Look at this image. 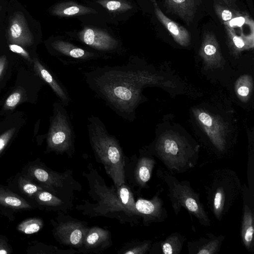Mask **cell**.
I'll return each mask as SVG.
<instances>
[{
  "label": "cell",
  "instance_id": "29",
  "mask_svg": "<svg viewBox=\"0 0 254 254\" xmlns=\"http://www.w3.org/2000/svg\"><path fill=\"white\" fill-rule=\"evenodd\" d=\"M150 240L133 241L126 244L118 252L122 254H146L151 248Z\"/></svg>",
  "mask_w": 254,
  "mask_h": 254
},
{
  "label": "cell",
  "instance_id": "19",
  "mask_svg": "<svg viewBox=\"0 0 254 254\" xmlns=\"http://www.w3.org/2000/svg\"><path fill=\"white\" fill-rule=\"evenodd\" d=\"M225 236L207 233L204 237L188 242L190 254H215L219 252Z\"/></svg>",
  "mask_w": 254,
  "mask_h": 254
},
{
  "label": "cell",
  "instance_id": "16",
  "mask_svg": "<svg viewBox=\"0 0 254 254\" xmlns=\"http://www.w3.org/2000/svg\"><path fill=\"white\" fill-rule=\"evenodd\" d=\"M8 41L11 44L21 46H29L34 41L27 23L23 15L19 12L15 13L10 21L7 30Z\"/></svg>",
  "mask_w": 254,
  "mask_h": 254
},
{
  "label": "cell",
  "instance_id": "23",
  "mask_svg": "<svg viewBox=\"0 0 254 254\" xmlns=\"http://www.w3.org/2000/svg\"><path fill=\"white\" fill-rule=\"evenodd\" d=\"M155 12L159 21L168 30L174 40L182 46H188L191 40L190 33L184 27L168 17L155 3Z\"/></svg>",
  "mask_w": 254,
  "mask_h": 254
},
{
  "label": "cell",
  "instance_id": "4",
  "mask_svg": "<svg viewBox=\"0 0 254 254\" xmlns=\"http://www.w3.org/2000/svg\"><path fill=\"white\" fill-rule=\"evenodd\" d=\"M199 146L172 132L160 135L151 148V153L170 171L182 173L193 168L198 158Z\"/></svg>",
  "mask_w": 254,
  "mask_h": 254
},
{
  "label": "cell",
  "instance_id": "9",
  "mask_svg": "<svg viewBox=\"0 0 254 254\" xmlns=\"http://www.w3.org/2000/svg\"><path fill=\"white\" fill-rule=\"evenodd\" d=\"M55 239L60 244L79 250L88 228V223L79 220L64 212L50 220Z\"/></svg>",
  "mask_w": 254,
  "mask_h": 254
},
{
  "label": "cell",
  "instance_id": "20",
  "mask_svg": "<svg viewBox=\"0 0 254 254\" xmlns=\"http://www.w3.org/2000/svg\"><path fill=\"white\" fill-rule=\"evenodd\" d=\"M7 183V186L11 190L32 202L36 192L43 190L20 172L9 178Z\"/></svg>",
  "mask_w": 254,
  "mask_h": 254
},
{
  "label": "cell",
  "instance_id": "36",
  "mask_svg": "<svg viewBox=\"0 0 254 254\" xmlns=\"http://www.w3.org/2000/svg\"><path fill=\"white\" fill-rule=\"evenodd\" d=\"M8 47L12 52L20 55L29 61H31L28 52H27L21 46L15 44H11L8 45Z\"/></svg>",
  "mask_w": 254,
  "mask_h": 254
},
{
  "label": "cell",
  "instance_id": "30",
  "mask_svg": "<svg viewBox=\"0 0 254 254\" xmlns=\"http://www.w3.org/2000/svg\"><path fill=\"white\" fill-rule=\"evenodd\" d=\"M253 89V81L251 77L244 75L236 82L235 90L238 97L242 101H246L250 97Z\"/></svg>",
  "mask_w": 254,
  "mask_h": 254
},
{
  "label": "cell",
  "instance_id": "25",
  "mask_svg": "<svg viewBox=\"0 0 254 254\" xmlns=\"http://www.w3.org/2000/svg\"><path fill=\"white\" fill-rule=\"evenodd\" d=\"M225 27L229 44L234 53H239L254 48V33L248 35L242 33L239 36L236 33L233 28L228 26Z\"/></svg>",
  "mask_w": 254,
  "mask_h": 254
},
{
  "label": "cell",
  "instance_id": "18",
  "mask_svg": "<svg viewBox=\"0 0 254 254\" xmlns=\"http://www.w3.org/2000/svg\"><path fill=\"white\" fill-rule=\"evenodd\" d=\"M32 201L37 209L46 211L65 213L73 206V202L64 200L44 190L36 192Z\"/></svg>",
  "mask_w": 254,
  "mask_h": 254
},
{
  "label": "cell",
  "instance_id": "40",
  "mask_svg": "<svg viewBox=\"0 0 254 254\" xmlns=\"http://www.w3.org/2000/svg\"><path fill=\"white\" fill-rule=\"evenodd\" d=\"M225 4H226L228 6H230L233 5L236 0H222Z\"/></svg>",
  "mask_w": 254,
  "mask_h": 254
},
{
  "label": "cell",
  "instance_id": "3",
  "mask_svg": "<svg viewBox=\"0 0 254 254\" xmlns=\"http://www.w3.org/2000/svg\"><path fill=\"white\" fill-rule=\"evenodd\" d=\"M87 121L89 141L96 160L103 165L115 187H119L126 179V159L120 143L98 117L91 115Z\"/></svg>",
  "mask_w": 254,
  "mask_h": 254
},
{
  "label": "cell",
  "instance_id": "33",
  "mask_svg": "<svg viewBox=\"0 0 254 254\" xmlns=\"http://www.w3.org/2000/svg\"><path fill=\"white\" fill-rule=\"evenodd\" d=\"M15 131V127L11 128L0 135V155L7 146Z\"/></svg>",
  "mask_w": 254,
  "mask_h": 254
},
{
  "label": "cell",
  "instance_id": "14",
  "mask_svg": "<svg viewBox=\"0 0 254 254\" xmlns=\"http://www.w3.org/2000/svg\"><path fill=\"white\" fill-rule=\"evenodd\" d=\"M59 60L64 65H77L98 59H107L110 57L102 55L82 48L69 45L61 42L52 44Z\"/></svg>",
  "mask_w": 254,
  "mask_h": 254
},
{
  "label": "cell",
  "instance_id": "17",
  "mask_svg": "<svg viewBox=\"0 0 254 254\" xmlns=\"http://www.w3.org/2000/svg\"><path fill=\"white\" fill-rule=\"evenodd\" d=\"M33 62L37 74L50 86L60 103L64 107L68 106L71 99L65 86L37 59L34 58Z\"/></svg>",
  "mask_w": 254,
  "mask_h": 254
},
{
  "label": "cell",
  "instance_id": "26",
  "mask_svg": "<svg viewBox=\"0 0 254 254\" xmlns=\"http://www.w3.org/2000/svg\"><path fill=\"white\" fill-rule=\"evenodd\" d=\"M186 238L180 233L176 232L169 235L160 243V247L162 254H179Z\"/></svg>",
  "mask_w": 254,
  "mask_h": 254
},
{
  "label": "cell",
  "instance_id": "31",
  "mask_svg": "<svg viewBox=\"0 0 254 254\" xmlns=\"http://www.w3.org/2000/svg\"><path fill=\"white\" fill-rule=\"evenodd\" d=\"M223 23L225 25V26L234 28H241L246 24L250 25H253L254 21L248 15H240L238 16L236 15L229 21Z\"/></svg>",
  "mask_w": 254,
  "mask_h": 254
},
{
  "label": "cell",
  "instance_id": "7",
  "mask_svg": "<svg viewBox=\"0 0 254 254\" xmlns=\"http://www.w3.org/2000/svg\"><path fill=\"white\" fill-rule=\"evenodd\" d=\"M156 175L167 185V193L174 213L178 215L182 208H184L197 219L204 227L211 225V220L200 201V195L191 187L188 181H180L163 169H158Z\"/></svg>",
  "mask_w": 254,
  "mask_h": 254
},
{
  "label": "cell",
  "instance_id": "24",
  "mask_svg": "<svg viewBox=\"0 0 254 254\" xmlns=\"http://www.w3.org/2000/svg\"><path fill=\"white\" fill-rule=\"evenodd\" d=\"M156 164L154 158L149 155H141L137 159L134 169V178L137 186L140 188H146L153 170Z\"/></svg>",
  "mask_w": 254,
  "mask_h": 254
},
{
  "label": "cell",
  "instance_id": "1",
  "mask_svg": "<svg viewBox=\"0 0 254 254\" xmlns=\"http://www.w3.org/2000/svg\"><path fill=\"white\" fill-rule=\"evenodd\" d=\"M87 86L124 120L133 122L143 100V88L154 84L156 76L136 58L122 65L98 66L83 72Z\"/></svg>",
  "mask_w": 254,
  "mask_h": 254
},
{
  "label": "cell",
  "instance_id": "37",
  "mask_svg": "<svg viewBox=\"0 0 254 254\" xmlns=\"http://www.w3.org/2000/svg\"><path fill=\"white\" fill-rule=\"evenodd\" d=\"M121 6V3L119 1L111 0L106 4L107 8L110 10H115L119 8Z\"/></svg>",
  "mask_w": 254,
  "mask_h": 254
},
{
  "label": "cell",
  "instance_id": "6",
  "mask_svg": "<svg viewBox=\"0 0 254 254\" xmlns=\"http://www.w3.org/2000/svg\"><path fill=\"white\" fill-rule=\"evenodd\" d=\"M205 187L209 208L221 221L242 193V185L237 174L228 169L215 170Z\"/></svg>",
  "mask_w": 254,
  "mask_h": 254
},
{
  "label": "cell",
  "instance_id": "21",
  "mask_svg": "<svg viewBox=\"0 0 254 254\" xmlns=\"http://www.w3.org/2000/svg\"><path fill=\"white\" fill-rule=\"evenodd\" d=\"M201 3V0H165L168 11L176 14L188 24H190Z\"/></svg>",
  "mask_w": 254,
  "mask_h": 254
},
{
  "label": "cell",
  "instance_id": "38",
  "mask_svg": "<svg viewBox=\"0 0 254 254\" xmlns=\"http://www.w3.org/2000/svg\"><path fill=\"white\" fill-rule=\"evenodd\" d=\"M79 11V8L75 6H71L65 9L63 11V13L66 15H74Z\"/></svg>",
  "mask_w": 254,
  "mask_h": 254
},
{
  "label": "cell",
  "instance_id": "8",
  "mask_svg": "<svg viewBox=\"0 0 254 254\" xmlns=\"http://www.w3.org/2000/svg\"><path fill=\"white\" fill-rule=\"evenodd\" d=\"M53 115L47 136L46 153L66 154L71 157L75 151V132L65 107L60 102L54 104Z\"/></svg>",
  "mask_w": 254,
  "mask_h": 254
},
{
  "label": "cell",
  "instance_id": "22",
  "mask_svg": "<svg viewBox=\"0 0 254 254\" xmlns=\"http://www.w3.org/2000/svg\"><path fill=\"white\" fill-rule=\"evenodd\" d=\"M199 55L207 65L218 66L222 61V56L215 36L207 32L204 35L199 50Z\"/></svg>",
  "mask_w": 254,
  "mask_h": 254
},
{
  "label": "cell",
  "instance_id": "32",
  "mask_svg": "<svg viewBox=\"0 0 254 254\" xmlns=\"http://www.w3.org/2000/svg\"><path fill=\"white\" fill-rule=\"evenodd\" d=\"M214 9L218 17L223 21V23L229 21L236 16L235 12L233 13L231 10L219 4H214Z\"/></svg>",
  "mask_w": 254,
  "mask_h": 254
},
{
  "label": "cell",
  "instance_id": "15",
  "mask_svg": "<svg viewBox=\"0 0 254 254\" xmlns=\"http://www.w3.org/2000/svg\"><path fill=\"white\" fill-rule=\"evenodd\" d=\"M113 244L111 232L99 226L88 227L79 253L99 254Z\"/></svg>",
  "mask_w": 254,
  "mask_h": 254
},
{
  "label": "cell",
  "instance_id": "28",
  "mask_svg": "<svg viewBox=\"0 0 254 254\" xmlns=\"http://www.w3.org/2000/svg\"><path fill=\"white\" fill-rule=\"evenodd\" d=\"M44 226L43 220L39 217L27 218L20 222L16 227L17 230L25 235H32L40 231Z\"/></svg>",
  "mask_w": 254,
  "mask_h": 254
},
{
  "label": "cell",
  "instance_id": "34",
  "mask_svg": "<svg viewBox=\"0 0 254 254\" xmlns=\"http://www.w3.org/2000/svg\"><path fill=\"white\" fill-rule=\"evenodd\" d=\"M21 98V93L15 92L10 95L6 99L4 108L6 110H12L20 102Z\"/></svg>",
  "mask_w": 254,
  "mask_h": 254
},
{
  "label": "cell",
  "instance_id": "10",
  "mask_svg": "<svg viewBox=\"0 0 254 254\" xmlns=\"http://www.w3.org/2000/svg\"><path fill=\"white\" fill-rule=\"evenodd\" d=\"M195 117L212 143L220 152L225 151L226 145V126L217 115L202 109L193 110Z\"/></svg>",
  "mask_w": 254,
  "mask_h": 254
},
{
  "label": "cell",
  "instance_id": "39",
  "mask_svg": "<svg viewBox=\"0 0 254 254\" xmlns=\"http://www.w3.org/2000/svg\"><path fill=\"white\" fill-rule=\"evenodd\" d=\"M6 57L4 55L0 57V77L6 64Z\"/></svg>",
  "mask_w": 254,
  "mask_h": 254
},
{
  "label": "cell",
  "instance_id": "27",
  "mask_svg": "<svg viewBox=\"0 0 254 254\" xmlns=\"http://www.w3.org/2000/svg\"><path fill=\"white\" fill-rule=\"evenodd\" d=\"M26 252L28 254H64L75 253L73 252L59 250L56 247L46 245L38 241L28 243Z\"/></svg>",
  "mask_w": 254,
  "mask_h": 254
},
{
  "label": "cell",
  "instance_id": "5",
  "mask_svg": "<svg viewBox=\"0 0 254 254\" xmlns=\"http://www.w3.org/2000/svg\"><path fill=\"white\" fill-rule=\"evenodd\" d=\"M20 172L44 190L67 201L73 202L75 192L82 189L72 170L63 173L55 171L39 158L27 163Z\"/></svg>",
  "mask_w": 254,
  "mask_h": 254
},
{
  "label": "cell",
  "instance_id": "13",
  "mask_svg": "<svg viewBox=\"0 0 254 254\" xmlns=\"http://www.w3.org/2000/svg\"><path fill=\"white\" fill-rule=\"evenodd\" d=\"M135 208L145 226L153 223L163 222L168 216L164 202L160 196V191L150 199L138 198L135 201Z\"/></svg>",
  "mask_w": 254,
  "mask_h": 254
},
{
  "label": "cell",
  "instance_id": "2",
  "mask_svg": "<svg viewBox=\"0 0 254 254\" xmlns=\"http://www.w3.org/2000/svg\"><path fill=\"white\" fill-rule=\"evenodd\" d=\"M83 176L88 185L90 200H83L75 209L89 218L104 217L115 219L121 224L136 225L141 219L135 208V201L130 188L123 184L119 187L109 186L104 178L89 163Z\"/></svg>",
  "mask_w": 254,
  "mask_h": 254
},
{
  "label": "cell",
  "instance_id": "12",
  "mask_svg": "<svg viewBox=\"0 0 254 254\" xmlns=\"http://www.w3.org/2000/svg\"><path fill=\"white\" fill-rule=\"evenodd\" d=\"M243 215L241 223V235L244 246L249 252H254V193L245 184L242 185Z\"/></svg>",
  "mask_w": 254,
  "mask_h": 254
},
{
  "label": "cell",
  "instance_id": "35",
  "mask_svg": "<svg viewBox=\"0 0 254 254\" xmlns=\"http://www.w3.org/2000/svg\"><path fill=\"white\" fill-rule=\"evenodd\" d=\"M12 253L13 249L8 238L0 234V254H11Z\"/></svg>",
  "mask_w": 254,
  "mask_h": 254
},
{
  "label": "cell",
  "instance_id": "11",
  "mask_svg": "<svg viewBox=\"0 0 254 254\" xmlns=\"http://www.w3.org/2000/svg\"><path fill=\"white\" fill-rule=\"evenodd\" d=\"M37 208L33 202L11 190L7 186L0 184V213L10 222L15 219V215Z\"/></svg>",
  "mask_w": 254,
  "mask_h": 254
}]
</instances>
